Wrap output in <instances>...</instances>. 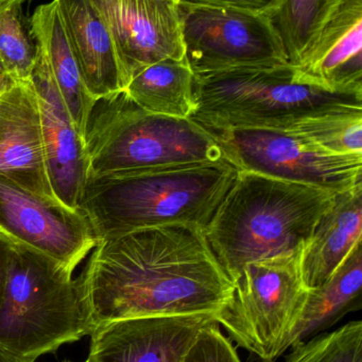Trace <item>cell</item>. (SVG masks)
Here are the masks:
<instances>
[{"label":"cell","instance_id":"1","mask_svg":"<svg viewBox=\"0 0 362 362\" xmlns=\"http://www.w3.org/2000/svg\"><path fill=\"white\" fill-rule=\"evenodd\" d=\"M79 278L96 327L142 317L218 314L234 284L198 226L144 228L100 240Z\"/></svg>","mask_w":362,"mask_h":362},{"label":"cell","instance_id":"2","mask_svg":"<svg viewBox=\"0 0 362 362\" xmlns=\"http://www.w3.org/2000/svg\"><path fill=\"white\" fill-rule=\"evenodd\" d=\"M239 170L227 159L87 178L78 209L98 242L144 228L208 227Z\"/></svg>","mask_w":362,"mask_h":362},{"label":"cell","instance_id":"3","mask_svg":"<svg viewBox=\"0 0 362 362\" xmlns=\"http://www.w3.org/2000/svg\"><path fill=\"white\" fill-rule=\"evenodd\" d=\"M336 193L238 171L206 240L234 284L249 263L303 248Z\"/></svg>","mask_w":362,"mask_h":362},{"label":"cell","instance_id":"4","mask_svg":"<svg viewBox=\"0 0 362 362\" xmlns=\"http://www.w3.org/2000/svg\"><path fill=\"white\" fill-rule=\"evenodd\" d=\"M191 120L204 129H287L319 115L362 108V91L335 90L291 64L195 74Z\"/></svg>","mask_w":362,"mask_h":362},{"label":"cell","instance_id":"5","mask_svg":"<svg viewBox=\"0 0 362 362\" xmlns=\"http://www.w3.org/2000/svg\"><path fill=\"white\" fill-rule=\"evenodd\" d=\"M95 327L74 272L11 243L0 303V346L34 362L91 335Z\"/></svg>","mask_w":362,"mask_h":362},{"label":"cell","instance_id":"6","mask_svg":"<svg viewBox=\"0 0 362 362\" xmlns=\"http://www.w3.org/2000/svg\"><path fill=\"white\" fill-rule=\"evenodd\" d=\"M83 139L89 177L225 158L201 125L146 112L125 89L95 100Z\"/></svg>","mask_w":362,"mask_h":362},{"label":"cell","instance_id":"7","mask_svg":"<svg viewBox=\"0 0 362 362\" xmlns=\"http://www.w3.org/2000/svg\"><path fill=\"white\" fill-rule=\"evenodd\" d=\"M303 248L246 265L234 282L231 300L217 314L229 337L264 362H274L290 349L308 295Z\"/></svg>","mask_w":362,"mask_h":362},{"label":"cell","instance_id":"8","mask_svg":"<svg viewBox=\"0 0 362 362\" xmlns=\"http://www.w3.org/2000/svg\"><path fill=\"white\" fill-rule=\"evenodd\" d=\"M205 129L239 171L337 193L362 183V155L335 154L284 129Z\"/></svg>","mask_w":362,"mask_h":362},{"label":"cell","instance_id":"9","mask_svg":"<svg viewBox=\"0 0 362 362\" xmlns=\"http://www.w3.org/2000/svg\"><path fill=\"white\" fill-rule=\"evenodd\" d=\"M184 57L195 74L290 64L270 14L179 4Z\"/></svg>","mask_w":362,"mask_h":362},{"label":"cell","instance_id":"10","mask_svg":"<svg viewBox=\"0 0 362 362\" xmlns=\"http://www.w3.org/2000/svg\"><path fill=\"white\" fill-rule=\"evenodd\" d=\"M0 236L74 272L98 244L82 211L46 199L0 175Z\"/></svg>","mask_w":362,"mask_h":362},{"label":"cell","instance_id":"11","mask_svg":"<svg viewBox=\"0 0 362 362\" xmlns=\"http://www.w3.org/2000/svg\"><path fill=\"white\" fill-rule=\"evenodd\" d=\"M91 1L112 35L127 86L149 66L184 57L176 0Z\"/></svg>","mask_w":362,"mask_h":362},{"label":"cell","instance_id":"12","mask_svg":"<svg viewBox=\"0 0 362 362\" xmlns=\"http://www.w3.org/2000/svg\"><path fill=\"white\" fill-rule=\"evenodd\" d=\"M215 325H218L217 314L142 317L103 323L89 335V358L93 362H184L200 333Z\"/></svg>","mask_w":362,"mask_h":362},{"label":"cell","instance_id":"13","mask_svg":"<svg viewBox=\"0 0 362 362\" xmlns=\"http://www.w3.org/2000/svg\"><path fill=\"white\" fill-rule=\"evenodd\" d=\"M34 45L36 61L30 81L38 98L49 182L60 204L78 210L89 178L84 139L66 108L44 49Z\"/></svg>","mask_w":362,"mask_h":362},{"label":"cell","instance_id":"14","mask_svg":"<svg viewBox=\"0 0 362 362\" xmlns=\"http://www.w3.org/2000/svg\"><path fill=\"white\" fill-rule=\"evenodd\" d=\"M0 175L57 202L47 174L38 98L30 80L14 82L0 95Z\"/></svg>","mask_w":362,"mask_h":362},{"label":"cell","instance_id":"15","mask_svg":"<svg viewBox=\"0 0 362 362\" xmlns=\"http://www.w3.org/2000/svg\"><path fill=\"white\" fill-rule=\"evenodd\" d=\"M295 67L329 88L362 91V0H344Z\"/></svg>","mask_w":362,"mask_h":362},{"label":"cell","instance_id":"16","mask_svg":"<svg viewBox=\"0 0 362 362\" xmlns=\"http://www.w3.org/2000/svg\"><path fill=\"white\" fill-rule=\"evenodd\" d=\"M89 93L94 99L123 90L112 35L91 0H57Z\"/></svg>","mask_w":362,"mask_h":362},{"label":"cell","instance_id":"17","mask_svg":"<svg viewBox=\"0 0 362 362\" xmlns=\"http://www.w3.org/2000/svg\"><path fill=\"white\" fill-rule=\"evenodd\" d=\"M362 234V183L338 192L331 206L319 219L310 240L302 251L301 268L304 283L310 289L324 284Z\"/></svg>","mask_w":362,"mask_h":362},{"label":"cell","instance_id":"18","mask_svg":"<svg viewBox=\"0 0 362 362\" xmlns=\"http://www.w3.org/2000/svg\"><path fill=\"white\" fill-rule=\"evenodd\" d=\"M29 33L46 53L66 108L83 137L95 99L89 93L57 0L40 4L29 21Z\"/></svg>","mask_w":362,"mask_h":362},{"label":"cell","instance_id":"19","mask_svg":"<svg viewBox=\"0 0 362 362\" xmlns=\"http://www.w3.org/2000/svg\"><path fill=\"white\" fill-rule=\"evenodd\" d=\"M125 93L151 114L188 119L196 110L195 74L186 59H166L136 74Z\"/></svg>","mask_w":362,"mask_h":362},{"label":"cell","instance_id":"20","mask_svg":"<svg viewBox=\"0 0 362 362\" xmlns=\"http://www.w3.org/2000/svg\"><path fill=\"white\" fill-rule=\"evenodd\" d=\"M361 242L324 284L308 291L303 312L291 336L290 348L305 341L306 338L314 335L352 308L361 297Z\"/></svg>","mask_w":362,"mask_h":362},{"label":"cell","instance_id":"21","mask_svg":"<svg viewBox=\"0 0 362 362\" xmlns=\"http://www.w3.org/2000/svg\"><path fill=\"white\" fill-rule=\"evenodd\" d=\"M344 0H280L273 13L289 63L298 65L321 28Z\"/></svg>","mask_w":362,"mask_h":362},{"label":"cell","instance_id":"22","mask_svg":"<svg viewBox=\"0 0 362 362\" xmlns=\"http://www.w3.org/2000/svg\"><path fill=\"white\" fill-rule=\"evenodd\" d=\"M284 131L303 136L335 154L362 155V108L310 117Z\"/></svg>","mask_w":362,"mask_h":362},{"label":"cell","instance_id":"23","mask_svg":"<svg viewBox=\"0 0 362 362\" xmlns=\"http://www.w3.org/2000/svg\"><path fill=\"white\" fill-rule=\"evenodd\" d=\"M21 8L0 10V63L14 82L29 81L36 61L35 45L21 21Z\"/></svg>","mask_w":362,"mask_h":362},{"label":"cell","instance_id":"24","mask_svg":"<svg viewBox=\"0 0 362 362\" xmlns=\"http://www.w3.org/2000/svg\"><path fill=\"white\" fill-rule=\"evenodd\" d=\"M293 349L285 362H362V322L352 321Z\"/></svg>","mask_w":362,"mask_h":362},{"label":"cell","instance_id":"25","mask_svg":"<svg viewBox=\"0 0 362 362\" xmlns=\"http://www.w3.org/2000/svg\"><path fill=\"white\" fill-rule=\"evenodd\" d=\"M184 362H242L232 342L218 325L206 327L187 354Z\"/></svg>","mask_w":362,"mask_h":362},{"label":"cell","instance_id":"26","mask_svg":"<svg viewBox=\"0 0 362 362\" xmlns=\"http://www.w3.org/2000/svg\"><path fill=\"white\" fill-rule=\"evenodd\" d=\"M183 6H216L250 12L265 13L273 16L280 0H176Z\"/></svg>","mask_w":362,"mask_h":362},{"label":"cell","instance_id":"27","mask_svg":"<svg viewBox=\"0 0 362 362\" xmlns=\"http://www.w3.org/2000/svg\"><path fill=\"white\" fill-rule=\"evenodd\" d=\"M11 243L0 236V303L4 293V281H6V266L10 257Z\"/></svg>","mask_w":362,"mask_h":362},{"label":"cell","instance_id":"28","mask_svg":"<svg viewBox=\"0 0 362 362\" xmlns=\"http://www.w3.org/2000/svg\"><path fill=\"white\" fill-rule=\"evenodd\" d=\"M0 362H31L17 356L14 353L0 346Z\"/></svg>","mask_w":362,"mask_h":362},{"label":"cell","instance_id":"29","mask_svg":"<svg viewBox=\"0 0 362 362\" xmlns=\"http://www.w3.org/2000/svg\"><path fill=\"white\" fill-rule=\"evenodd\" d=\"M13 83H14V81L11 80L10 76L6 74V70L4 69L1 63H0V90H6Z\"/></svg>","mask_w":362,"mask_h":362},{"label":"cell","instance_id":"30","mask_svg":"<svg viewBox=\"0 0 362 362\" xmlns=\"http://www.w3.org/2000/svg\"><path fill=\"white\" fill-rule=\"evenodd\" d=\"M28 0H0V10L12 6H23Z\"/></svg>","mask_w":362,"mask_h":362},{"label":"cell","instance_id":"31","mask_svg":"<svg viewBox=\"0 0 362 362\" xmlns=\"http://www.w3.org/2000/svg\"><path fill=\"white\" fill-rule=\"evenodd\" d=\"M65 362H72V361H65ZM83 362H93V361H91V359L87 358L86 361H83Z\"/></svg>","mask_w":362,"mask_h":362},{"label":"cell","instance_id":"32","mask_svg":"<svg viewBox=\"0 0 362 362\" xmlns=\"http://www.w3.org/2000/svg\"><path fill=\"white\" fill-rule=\"evenodd\" d=\"M2 90H0V95H1Z\"/></svg>","mask_w":362,"mask_h":362}]
</instances>
